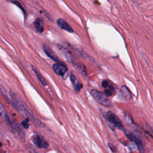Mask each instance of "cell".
I'll list each match as a JSON object with an SVG mask.
<instances>
[{
  "mask_svg": "<svg viewBox=\"0 0 153 153\" xmlns=\"http://www.w3.org/2000/svg\"><path fill=\"white\" fill-rule=\"evenodd\" d=\"M0 90L4 99H5L7 101H8L11 105V106H13L16 109V111L25 115L26 117L27 118L28 120L30 119L32 121H34L37 122V123L40 126H43L39 120L35 119V117H33V115L30 114L25 104L12 91H7L5 90L4 89V88H0Z\"/></svg>",
  "mask_w": 153,
  "mask_h": 153,
  "instance_id": "cell-1",
  "label": "cell"
},
{
  "mask_svg": "<svg viewBox=\"0 0 153 153\" xmlns=\"http://www.w3.org/2000/svg\"><path fill=\"white\" fill-rule=\"evenodd\" d=\"M90 94L93 96V97L102 105L107 107H110L112 106V102L103 93L100 92L96 90H91L90 91Z\"/></svg>",
  "mask_w": 153,
  "mask_h": 153,
  "instance_id": "cell-2",
  "label": "cell"
},
{
  "mask_svg": "<svg viewBox=\"0 0 153 153\" xmlns=\"http://www.w3.org/2000/svg\"><path fill=\"white\" fill-rule=\"evenodd\" d=\"M9 126H10L13 133L15 134L17 137H19V139H20L22 141H24L25 138V133L20 126L17 122L14 121H11Z\"/></svg>",
  "mask_w": 153,
  "mask_h": 153,
  "instance_id": "cell-3",
  "label": "cell"
},
{
  "mask_svg": "<svg viewBox=\"0 0 153 153\" xmlns=\"http://www.w3.org/2000/svg\"><path fill=\"white\" fill-rule=\"evenodd\" d=\"M106 118L111 123L113 124L118 129L120 130L124 129V127L121 120L111 111H108L106 112Z\"/></svg>",
  "mask_w": 153,
  "mask_h": 153,
  "instance_id": "cell-4",
  "label": "cell"
},
{
  "mask_svg": "<svg viewBox=\"0 0 153 153\" xmlns=\"http://www.w3.org/2000/svg\"><path fill=\"white\" fill-rule=\"evenodd\" d=\"M126 136L132 142H134L136 145L137 146L139 151L140 153H144V148L143 146V144L142 141L136 136H135L133 133L128 131H126L124 130Z\"/></svg>",
  "mask_w": 153,
  "mask_h": 153,
  "instance_id": "cell-5",
  "label": "cell"
},
{
  "mask_svg": "<svg viewBox=\"0 0 153 153\" xmlns=\"http://www.w3.org/2000/svg\"><path fill=\"white\" fill-rule=\"evenodd\" d=\"M52 68L54 72L56 74L60 76L63 75L68 71V68L66 65L64 63H62V62H59L54 63L53 65Z\"/></svg>",
  "mask_w": 153,
  "mask_h": 153,
  "instance_id": "cell-6",
  "label": "cell"
},
{
  "mask_svg": "<svg viewBox=\"0 0 153 153\" xmlns=\"http://www.w3.org/2000/svg\"><path fill=\"white\" fill-rule=\"evenodd\" d=\"M33 142L38 148L41 149H45L48 146V142L39 135H36L33 137Z\"/></svg>",
  "mask_w": 153,
  "mask_h": 153,
  "instance_id": "cell-7",
  "label": "cell"
},
{
  "mask_svg": "<svg viewBox=\"0 0 153 153\" xmlns=\"http://www.w3.org/2000/svg\"><path fill=\"white\" fill-rule=\"evenodd\" d=\"M43 50L45 52V53L47 54V56L50 58L52 60L54 61V62H61L60 60V59H59V57L56 56V54L54 53V52L49 47H48L47 45H44L43 47Z\"/></svg>",
  "mask_w": 153,
  "mask_h": 153,
  "instance_id": "cell-8",
  "label": "cell"
},
{
  "mask_svg": "<svg viewBox=\"0 0 153 153\" xmlns=\"http://www.w3.org/2000/svg\"><path fill=\"white\" fill-rule=\"evenodd\" d=\"M57 24L61 29H62L68 32L72 33L74 32L72 28L70 26V25L62 19H59L57 20Z\"/></svg>",
  "mask_w": 153,
  "mask_h": 153,
  "instance_id": "cell-9",
  "label": "cell"
},
{
  "mask_svg": "<svg viewBox=\"0 0 153 153\" xmlns=\"http://www.w3.org/2000/svg\"><path fill=\"white\" fill-rule=\"evenodd\" d=\"M0 117L4 119L8 125L10 124L11 122V120L8 116V114L5 108L1 102H0Z\"/></svg>",
  "mask_w": 153,
  "mask_h": 153,
  "instance_id": "cell-10",
  "label": "cell"
},
{
  "mask_svg": "<svg viewBox=\"0 0 153 153\" xmlns=\"http://www.w3.org/2000/svg\"><path fill=\"white\" fill-rule=\"evenodd\" d=\"M33 25L35 28V29L39 32H42L44 30L43 27V21L41 18H38L36 19L35 22H33Z\"/></svg>",
  "mask_w": 153,
  "mask_h": 153,
  "instance_id": "cell-11",
  "label": "cell"
},
{
  "mask_svg": "<svg viewBox=\"0 0 153 153\" xmlns=\"http://www.w3.org/2000/svg\"><path fill=\"white\" fill-rule=\"evenodd\" d=\"M32 68L33 69V71H34V72L36 74V76H37V78H38V79L39 80V81L42 83V84H43L44 85H47V81L46 80L44 79V78L41 75V74H40V72L33 66H32Z\"/></svg>",
  "mask_w": 153,
  "mask_h": 153,
  "instance_id": "cell-12",
  "label": "cell"
},
{
  "mask_svg": "<svg viewBox=\"0 0 153 153\" xmlns=\"http://www.w3.org/2000/svg\"><path fill=\"white\" fill-rule=\"evenodd\" d=\"M105 88V89L104 93H105V94L106 96H111L114 93L115 88H114V86L110 84V83Z\"/></svg>",
  "mask_w": 153,
  "mask_h": 153,
  "instance_id": "cell-13",
  "label": "cell"
},
{
  "mask_svg": "<svg viewBox=\"0 0 153 153\" xmlns=\"http://www.w3.org/2000/svg\"><path fill=\"white\" fill-rule=\"evenodd\" d=\"M121 93L124 99H128L130 97V93L126 87H122L121 88Z\"/></svg>",
  "mask_w": 153,
  "mask_h": 153,
  "instance_id": "cell-14",
  "label": "cell"
},
{
  "mask_svg": "<svg viewBox=\"0 0 153 153\" xmlns=\"http://www.w3.org/2000/svg\"><path fill=\"white\" fill-rule=\"evenodd\" d=\"M74 88H75V90L77 91H79L82 87V85L81 83H80L79 81H78L77 79H76L74 82Z\"/></svg>",
  "mask_w": 153,
  "mask_h": 153,
  "instance_id": "cell-15",
  "label": "cell"
},
{
  "mask_svg": "<svg viewBox=\"0 0 153 153\" xmlns=\"http://www.w3.org/2000/svg\"><path fill=\"white\" fill-rule=\"evenodd\" d=\"M28 121H29V120L27 118V119H26V120H23V121H22L21 122V125H22V126L24 128H25V129L28 128L29 127Z\"/></svg>",
  "mask_w": 153,
  "mask_h": 153,
  "instance_id": "cell-16",
  "label": "cell"
},
{
  "mask_svg": "<svg viewBox=\"0 0 153 153\" xmlns=\"http://www.w3.org/2000/svg\"><path fill=\"white\" fill-rule=\"evenodd\" d=\"M108 146H109V148L111 149V150L112 152H117V149L116 147H115L114 145H112V143H108Z\"/></svg>",
  "mask_w": 153,
  "mask_h": 153,
  "instance_id": "cell-17",
  "label": "cell"
},
{
  "mask_svg": "<svg viewBox=\"0 0 153 153\" xmlns=\"http://www.w3.org/2000/svg\"><path fill=\"white\" fill-rule=\"evenodd\" d=\"M8 1H10V2H11V3H14V4H16V5H17L18 6H19V7H20V8H21V6L20 5V4H19V3L16 1V0H8Z\"/></svg>",
  "mask_w": 153,
  "mask_h": 153,
  "instance_id": "cell-18",
  "label": "cell"
},
{
  "mask_svg": "<svg viewBox=\"0 0 153 153\" xmlns=\"http://www.w3.org/2000/svg\"><path fill=\"white\" fill-rule=\"evenodd\" d=\"M30 153H37V152L33 149V150H32V151H30Z\"/></svg>",
  "mask_w": 153,
  "mask_h": 153,
  "instance_id": "cell-19",
  "label": "cell"
},
{
  "mask_svg": "<svg viewBox=\"0 0 153 153\" xmlns=\"http://www.w3.org/2000/svg\"><path fill=\"white\" fill-rule=\"evenodd\" d=\"M1 146H2V144H1V142H0V147Z\"/></svg>",
  "mask_w": 153,
  "mask_h": 153,
  "instance_id": "cell-20",
  "label": "cell"
}]
</instances>
